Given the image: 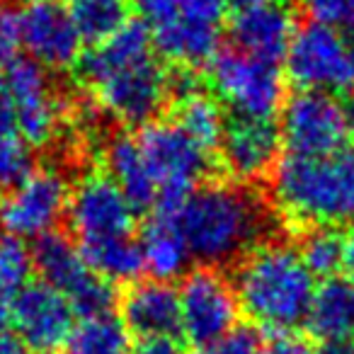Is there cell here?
<instances>
[{"label":"cell","mask_w":354,"mask_h":354,"mask_svg":"<svg viewBox=\"0 0 354 354\" xmlns=\"http://www.w3.org/2000/svg\"><path fill=\"white\" fill-rule=\"evenodd\" d=\"M35 272L32 248L27 241L3 233L0 236V304L8 310V304L30 284Z\"/></svg>","instance_id":"cell-26"},{"label":"cell","mask_w":354,"mask_h":354,"mask_svg":"<svg viewBox=\"0 0 354 354\" xmlns=\"http://www.w3.org/2000/svg\"><path fill=\"white\" fill-rule=\"evenodd\" d=\"M122 323L141 339L172 337L180 333L177 291L167 281H136L122 301Z\"/></svg>","instance_id":"cell-18"},{"label":"cell","mask_w":354,"mask_h":354,"mask_svg":"<svg viewBox=\"0 0 354 354\" xmlns=\"http://www.w3.org/2000/svg\"><path fill=\"white\" fill-rule=\"evenodd\" d=\"M131 3L141 12L143 20L151 25V30L175 20L185 10V6H187V0H131Z\"/></svg>","instance_id":"cell-30"},{"label":"cell","mask_w":354,"mask_h":354,"mask_svg":"<svg viewBox=\"0 0 354 354\" xmlns=\"http://www.w3.org/2000/svg\"><path fill=\"white\" fill-rule=\"evenodd\" d=\"M238 6H250V3H262V0H236Z\"/></svg>","instance_id":"cell-39"},{"label":"cell","mask_w":354,"mask_h":354,"mask_svg":"<svg viewBox=\"0 0 354 354\" xmlns=\"http://www.w3.org/2000/svg\"><path fill=\"white\" fill-rule=\"evenodd\" d=\"M71 15L83 41L100 44L129 22V3L127 0H71Z\"/></svg>","instance_id":"cell-24"},{"label":"cell","mask_w":354,"mask_h":354,"mask_svg":"<svg viewBox=\"0 0 354 354\" xmlns=\"http://www.w3.org/2000/svg\"><path fill=\"white\" fill-rule=\"evenodd\" d=\"M0 354H32L12 333H0Z\"/></svg>","instance_id":"cell-35"},{"label":"cell","mask_w":354,"mask_h":354,"mask_svg":"<svg viewBox=\"0 0 354 354\" xmlns=\"http://www.w3.org/2000/svg\"><path fill=\"white\" fill-rule=\"evenodd\" d=\"M66 218L95 274L112 284L133 281L143 272L141 248L133 238L136 209L104 172H88L73 185Z\"/></svg>","instance_id":"cell-2"},{"label":"cell","mask_w":354,"mask_h":354,"mask_svg":"<svg viewBox=\"0 0 354 354\" xmlns=\"http://www.w3.org/2000/svg\"><path fill=\"white\" fill-rule=\"evenodd\" d=\"M73 306L51 286L27 284L8 304L6 315L10 318L15 337L32 354H54L68 344L73 333Z\"/></svg>","instance_id":"cell-15"},{"label":"cell","mask_w":354,"mask_h":354,"mask_svg":"<svg viewBox=\"0 0 354 354\" xmlns=\"http://www.w3.org/2000/svg\"><path fill=\"white\" fill-rule=\"evenodd\" d=\"M78 68L95 107L124 127L151 124L170 95V75L143 22H127L109 39L93 44Z\"/></svg>","instance_id":"cell-1"},{"label":"cell","mask_w":354,"mask_h":354,"mask_svg":"<svg viewBox=\"0 0 354 354\" xmlns=\"http://www.w3.org/2000/svg\"><path fill=\"white\" fill-rule=\"evenodd\" d=\"M349 241L339 228H310L299 245L301 260L313 277L333 279L347 262Z\"/></svg>","instance_id":"cell-25"},{"label":"cell","mask_w":354,"mask_h":354,"mask_svg":"<svg viewBox=\"0 0 354 354\" xmlns=\"http://www.w3.org/2000/svg\"><path fill=\"white\" fill-rule=\"evenodd\" d=\"M349 119H352V131H354V112H352V114H349Z\"/></svg>","instance_id":"cell-40"},{"label":"cell","mask_w":354,"mask_h":354,"mask_svg":"<svg viewBox=\"0 0 354 354\" xmlns=\"http://www.w3.org/2000/svg\"><path fill=\"white\" fill-rule=\"evenodd\" d=\"M138 248H141L143 270L151 274V279L167 284L170 279L183 277L192 260V252L170 209H158L148 218L138 238Z\"/></svg>","instance_id":"cell-19"},{"label":"cell","mask_w":354,"mask_h":354,"mask_svg":"<svg viewBox=\"0 0 354 354\" xmlns=\"http://www.w3.org/2000/svg\"><path fill=\"white\" fill-rule=\"evenodd\" d=\"M17 46H20L17 15L6 3H0V66H8L15 61Z\"/></svg>","instance_id":"cell-31"},{"label":"cell","mask_w":354,"mask_h":354,"mask_svg":"<svg viewBox=\"0 0 354 354\" xmlns=\"http://www.w3.org/2000/svg\"><path fill=\"white\" fill-rule=\"evenodd\" d=\"M32 170V148L15 129H0V185H15Z\"/></svg>","instance_id":"cell-27"},{"label":"cell","mask_w":354,"mask_h":354,"mask_svg":"<svg viewBox=\"0 0 354 354\" xmlns=\"http://www.w3.org/2000/svg\"><path fill=\"white\" fill-rule=\"evenodd\" d=\"M66 349L68 354H131V342L122 320L112 313H100L75 325Z\"/></svg>","instance_id":"cell-23"},{"label":"cell","mask_w":354,"mask_h":354,"mask_svg":"<svg viewBox=\"0 0 354 354\" xmlns=\"http://www.w3.org/2000/svg\"><path fill=\"white\" fill-rule=\"evenodd\" d=\"M257 354H313L304 339L294 337V335H274L270 342H265Z\"/></svg>","instance_id":"cell-32"},{"label":"cell","mask_w":354,"mask_h":354,"mask_svg":"<svg viewBox=\"0 0 354 354\" xmlns=\"http://www.w3.org/2000/svg\"><path fill=\"white\" fill-rule=\"evenodd\" d=\"M279 127L272 119H231L218 143L223 167L238 183H257L272 175L279 162Z\"/></svg>","instance_id":"cell-16"},{"label":"cell","mask_w":354,"mask_h":354,"mask_svg":"<svg viewBox=\"0 0 354 354\" xmlns=\"http://www.w3.org/2000/svg\"><path fill=\"white\" fill-rule=\"evenodd\" d=\"M260 347V339L250 328H236L223 337H218L216 342L202 347L199 354H257Z\"/></svg>","instance_id":"cell-29"},{"label":"cell","mask_w":354,"mask_h":354,"mask_svg":"<svg viewBox=\"0 0 354 354\" xmlns=\"http://www.w3.org/2000/svg\"><path fill=\"white\" fill-rule=\"evenodd\" d=\"M177 299H180V333L189 342L207 347L236 330V320L241 313L236 289L212 267L187 272L177 291Z\"/></svg>","instance_id":"cell-13"},{"label":"cell","mask_w":354,"mask_h":354,"mask_svg":"<svg viewBox=\"0 0 354 354\" xmlns=\"http://www.w3.org/2000/svg\"><path fill=\"white\" fill-rule=\"evenodd\" d=\"M0 129H15V127H12L10 100H8L6 83H3V75H0Z\"/></svg>","instance_id":"cell-36"},{"label":"cell","mask_w":354,"mask_h":354,"mask_svg":"<svg viewBox=\"0 0 354 354\" xmlns=\"http://www.w3.org/2000/svg\"><path fill=\"white\" fill-rule=\"evenodd\" d=\"M3 83L10 100L15 131L25 138L30 148L49 146L66 122L64 102L51 85L49 73L35 61L22 59L8 64Z\"/></svg>","instance_id":"cell-12"},{"label":"cell","mask_w":354,"mask_h":354,"mask_svg":"<svg viewBox=\"0 0 354 354\" xmlns=\"http://www.w3.org/2000/svg\"><path fill=\"white\" fill-rule=\"evenodd\" d=\"M310 333L323 342L354 339V284L349 279H325L315 289L308 310Z\"/></svg>","instance_id":"cell-20"},{"label":"cell","mask_w":354,"mask_h":354,"mask_svg":"<svg viewBox=\"0 0 354 354\" xmlns=\"http://www.w3.org/2000/svg\"><path fill=\"white\" fill-rule=\"evenodd\" d=\"M32 260L41 284L59 291L83 318L109 313L114 304L112 284L90 270L75 241L61 233H49L35 243Z\"/></svg>","instance_id":"cell-9"},{"label":"cell","mask_w":354,"mask_h":354,"mask_svg":"<svg viewBox=\"0 0 354 354\" xmlns=\"http://www.w3.org/2000/svg\"><path fill=\"white\" fill-rule=\"evenodd\" d=\"M209 83L218 102L233 109L236 117L272 119L284 104V78L277 64L252 59L236 49L214 56Z\"/></svg>","instance_id":"cell-8"},{"label":"cell","mask_w":354,"mask_h":354,"mask_svg":"<svg viewBox=\"0 0 354 354\" xmlns=\"http://www.w3.org/2000/svg\"><path fill=\"white\" fill-rule=\"evenodd\" d=\"M233 289L248 318L260 328L286 335L306 323L318 286L299 248L272 241L241 257Z\"/></svg>","instance_id":"cell-5"},{"label":"cell","mask_w":354,"mask_h":354,"mask_svg":"<svg viewBox=\"0 0 354 354\" xmlns=\"http://www.w3.org/2000/svg\"><path fill=\"white\" fill-rule=\"evenodd\" d=\"M347 35H344V39H347V46H349V51H352V56H354V25H349L347 27Z\"/></svg>","instance_id":"cell-38"},{"label":"cell","mask_w":354,"mask_h":354,"mask_svg":"<svg viewBox=\"0 0 354 354\" xmlns=\"http://www.w3.org/2000/svg\"><path fill=\"white\" fill-rule=\"evenodd\" d=\"M284 61L286 73L301 90L337 95L354 88V56L335 27L313 20L296 27Z\"/></svg>","instance_id":"cell-10"},{"label":"cell","mask_w":354,"mask_h":354,"mask_svg":"<svg viewBox=\"0 0 354 354\" xmlns=\"http://www.w3.org/2000/svg\"><path fill=\"white\" fill-rule=\"evenodd\" d=\"M20 46L30 61L49 71H68L83 56L80 37L71 8L61 0H27L17 15Z\"/></svg>","instance_id":"cell-14"},{"label":"cell","mask_w":354,"mask_h":354,"mask_svg":"<svg viewBox=\"0 0 354 354\" xmlns=\"http://www.w3.org/2000/svg\"><path fill=\"white\" fill-rule=\"evenodd\" d=\"M349 272V281L354 284V238H349V245H347V262H344Z\"/></svg>","instance_id":"cell-37"},{"label":"cell","mask_w":354,"mask_h":354,"mask_svg":"<svg viewBox=\"0 0 354 354\" xmlns=\"http://www.w3.org/2000/svg\"><path fill=\"white\" fill-rule=\"evenodd\" d=\"M0 315H6V308H3V304H0Z\"/></svg>","instance_id":"cell-41"},{"label":"cell","mask_w":354,"mask_h":354,"mask_svg":"<svg viewBox=\"0 0 354 354\" xmlns=\"http://www.w3.org/2000/svg\"><path fill=\"white\" fill-rule=\"evenodd\" d=\"M352 119L335 95L299 90L279 109V136L289 156H325L347 146Z\"/></svg>","instance_id":"cell-11"},{"label":"cell","mask_w":354,"mask_h":354,"mask_svg":"<svg viewBox=\"0 0 354 354\" xmlns=\"http://www.w3.org/2000/svg\"><path fill=\"white\" fill-rule=\"evenodd\" d=\"M136 146L141 153L158 209H172L189 197L209 172V156L172 119H153L138 129Z\"/></svg>","instance_id":"cell-6"},{"label":"cell","mask_w":354,"mask_h":354,"mask_svg":"<svg viewBox=\"0 0 354 354\" xmlns=\"http://www.w3.org/2000/svg\"><path fill=\"white\" fill-rule=\"evenodd\" d=\"M104 175L122 189L124 197L133 204L136 212L158 207L156 189H153L151 177L143 167L141 153H138L133 136L122 133L104 146Z\"/></svg>","instance_id":"cell-21"},{"label":"cell","mask_w":354,"mask_h":354,"mask_svg":"<svg viewBox=\"0 0 354 354\" xmlns=\"http://www.w3.org/2000/svg\"><path fill=\"white\" fill-rule=\"evenodd\" d=\"M228 35L236 51L267 64H277L286 56L296 35L294 12L281 0L241 6L228 25Z\"/></svg>","instance_id":"cell-17"},{"label":"cell","mask_w":354,"mask_h":354,"mask_svg":"<svg viewBox=\"0 0 354 354\" xmlns=\"http://www.w3.org/2000/svg\"><path fill=\"white\" fill-rule=\"evenodd\" d=\"M71 189L73 185L61 167H32L0 199V223L6 233L20 241H39L56 233V226L68 212Z\"/></svg>","instance_id":"cell-7"},{"label":"cell","mask_w":354,"mask_h":354,"mask_svg":"<svg viewBox=\"0 0 354 354\" xmlns=\"http://www.w3.org/2000/svg\"><path fill=\"white\" fill-rule=\"evenodd\" d=\"M313 354H354V339H333V342H320Z\"/></svg>","instance_id":"cell-34"},{"label":"cell","mask_w":354,"mask_h":354,"mask_svg":"<svg viewBox=\"0 0 354 354\" xmlns=\"http://www.w3.org/2000/svg\"><path fill=\"white\" fill-rule=\"evenodd\" d=\"M131 354H183L175 337H148L141 339Z\"/></svg>","instance_id":"cell-33"},{"label":"cell","mask_w":354,"mask_h":354,"mask_svg":"<svg viewBox=\"0 0 354 354\" xmlns=\"http://www.w3.org/2000/svg\"><path fill=\"white\" fill-rule=\"evenodd\" d=\"M310 20L328 27L354 25V0H304Z\"/></svg>","instance_id":"cell-28"},{"label":"cell","mask_w":354,"mask_h":354,"mask_svg":"<svg viewBox=\"0 0 354 354\" xmlns=\"http://www.w3.org/2000/svg\"><path fill=\"white\" fill-rule=\"evenodd\" d=\"M170 212L192 260L207 267L241 260L257 245L267 226L260 199L233 183L204 185Z\"/></svg>","instance_id":"cell-4"},{"label":"cell","mask_w":354,"mask_h":354,"mask_svg":"<svg viewBox=\"0 0 354 354\" xmlns=\"http://www.w3.org/2000/svg\"><path fill=\"white\" fill-rule=\"evenodd\" d=\"M277 214L299 228H339L354 221V148L325 156H286L272 170Z\"/></svg>","instance_id":"cell-3"},{"label":"cell","mask_w":354,"mask_h":354,"mask_svg":"<svg viewBox=\"0 0 354 354\" xmlns=\"http://www.w3.org/2000/svg\"><path fill=\"white\" fill-rule=\"evenodd\" d=\"M172 122L209 153L214 148H218L223 129H226L221 102L216 97H212V95H207L202 88L177 97Z\"/></svg>","instance_id":"cell-22"}]
</instances>
